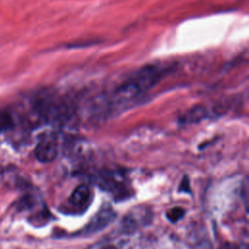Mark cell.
<instances>
[{
	"instance_id": "cell-1",
	"label": "cell",
	"mask_w": 249,
	"mask_h": 249,
	"mask_svg": "<svg viewBox=\"0 0 249 249\" xmlns=\"http://www.w3.org/2000/svg\"><path fill=\"white\" fill-rule=\"evenodd\" d=\"M168 68L160 64H149L134 71L112 92L113 103H126L155 87L167 73Z\"/></svg>"
},
{
	"instance_id": "cell-6",
	"label": "cell",
	"mask_w": 249,
	"mask_h": 249,
	"mask_svg": "<svg viewBox=\"0 0 249 249\" xmlns=\"http://www.w3.org/2000/svg\"><path fill=\"white\" fill-rule=\"evenodd\" d=\"M100 183H102V186L104 189L109 190L110 192L116 193V190H122L123 189V181L120 179V176L117 173L113 172H107L103 175H101Z\"/></svg>"
},
{
	"instance_id": "cell-9",
	"label": "cell",
	"mask_w": 249,
	"mask_h": 249,
	"mask_svg": "<svg viewBox=\"0 0 249 249\" xmlns=\"http://www.w3.org/2000/svg\"><path fill=\"white\" fill-rule=\"evenodd\" d=\"M178 192L180 193H191V187H190V180L187 175H185L180 183V186L178 188Z\"/></svg>"
},
{
	"instance_id": "cell-3",
	"label": "cell",
	"mask_w": 249,
	"mask_h": 249,
	"mask_svg": "<svg viewBox=\"0 0 249 249\" xmlns=\"http://www.w3.org/2000/svg\"><path fill=\"white\" fill-rule=\"evenodd\" d=\"M115 217V213L110 209V208H104L100 210L89 223L87 226L86 232L87 233H91L95 232L96 231L102 230L105 228Z\"/></svg>"
},
{
	"instance_id": "cell-8",
	"label": "cell",
	"mask_w": 249,
	"mask_h": 249,
	"mask_svg": "<svg viewBox=\"0 0 249 249\" xmlns=\"http://www.w3.org/2000/svg\"><path fill=\"white\" fill-rule=\"evenodd\" d=\"M12 125L11 116L4 111H0V131L10 127Z\"/></svg>"
},
{
	"instance_id": "cell-4",
	"label": "cell",
	"mask_w": 249,
	"mask_h": 249,
	"mask_svg": "<svg viewBox=\"0 0 249 249\" xmlns=\"http://www.w3.org/2000/svg\"><path fill=\"white\" fill-rule=\"evenodd\" d=\"M90 197V190L86 184L77 186L69 196V202L74 206H81L87 203Z\"/></svg>"
},
{
	"instance_id": "cell-10",
	"label": "cell",
	"mask_w": 249,
	"mask_h": 249,
	"mask_svg": "<svg viewBox=\"0 0 249 249\" xmlns=\"http://www.w3.org/2000/svg\"><path fill=\"white\" fill-rule=\"evenodd\" d=\"M223 249H243L241 246L235 245V244H227L223 247Z\"/></svg>"
},
{
	"instance_id": "cell-5",
	"label": "cell",
	"mask_w": 249,
	"mask_h": 249,
	"mask_svg": "<svg viewBox=\"0 0 249 249\" xmlns=\"http://www.w3.org/2000/svg\"><path fill=\"white\" fill-rule=\"evenodd\" d=\"M208 115V112L205 107L197 105L190 110H188L181 118L180 122L183 124H194V123H198L205 119Z\"/></svg>"
},
{
	"instance_id": "cell-2",
	"label": "cell",
	"mask_w": 249,
	"mask_h": 249,
	"mask_svg": "<svg viewBox=\"0 0 249 249\" xmlns=\"http://www.w3.org/2000/svg\"><path fill=\"white\" fill-rule=\"evenodd\" d=\"M58 153L57 143L54 136L51 134H46L40 138L35 149V158L43 163H48L53 161Z\"/></svg>"
},
{
	"instance_id": "cell-7",
	"label": "cell",
	"mask_w": 249,
	"mask_h": 249,
	"mask_svg": "<svg viewBox=\"0 0 249 249\" xmlns=\"http://www.w3.org/2000/svg\"><path fill=\"white\" fill-rule=\"evenodd\" d=\"M185 213H186V210L184 208L177 206V207H173V208L169 209L165 215L169 222L176 223L185 216Z\"/></svg>"
},
{
	"instance_id": "cell-11",
	"label": "cell",
	"mask_w": 249,
	"mask_h": 249,
	"mask_svg": "<svg viewBox=\"0 0 249 249\" xmlns=\"http://www.w3.org/2000/svg\"><path fill=\"white\" fill-rule=\"evenodd\" d=\"M102 249H117V248L113 245H107V246H104Z\"/></svg>"
}]
</instances>
